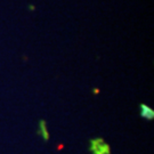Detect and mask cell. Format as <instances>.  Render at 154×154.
<instances>
[{
    "label": "cell",
    "mask_w": 154,
    "mask_h": 154,
    "mask_svg": "<svg viewBox=\"0 0 154 154\" xmlns=\"http://www.w3.org/2000/svg\"><path fill=\"white\" fill-rule=\"evenodd\" d=\"M89 144V151L93 154H111L110 145L103 138H93Z\"/></svg>",
    "instance_id": "cell-1"
},
{
    "label": "cell",
    "mask_w": 154,
    "mask_h": 154,
    "mask_svg": "<svg viewBox=\"0 0 154 154\" xmlns=\"http://www.w3.org/2000/svg\"><path fill=\"white\" fill-rule=\"evenodd\" d=\"M139 109H140V116L145 119V120H149V121H152L154 119V111L152 107H149L147 106L146 104H142L139 105Z\"/></svg>",
    "instance_id": "cell-2"
},
{
    "label": "cell",
    "mask_w": 154,
    "mask_h": 154,
    "mask_svg": "<svg viewBox=\"0 0 154 154\" xmlns=\"http://www.w3.org/2000/svg\"><path fill=\"white\" fill-rule=\"evenodd\" d=\"M38 135L40 137L44 139L45 142H48L49 140V132L47 129V123L45 120H40L39 121V128H38Z\"/></svg>",
    "instance_id": "cell-3"
}]
</instances>
